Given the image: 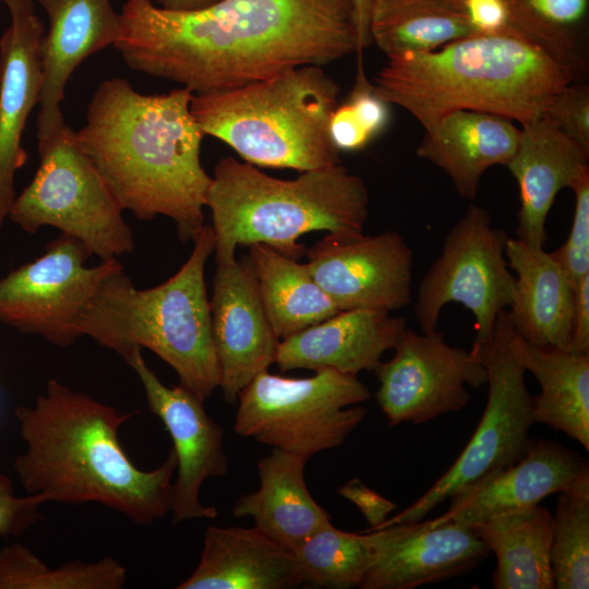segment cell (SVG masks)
<instances>
[{
	"label": "cell",
	"instance_id": "obj_1",
	"mask_svg": "<svg viewBox=\"0 0 589 589\" xmlns=\"http://www.w3.org/2000/svg\"><path fill=\"white\" fill-rule=\"evenodd\" d=\"M121 15L115 48L127 65L196 94L358 52L351 0H219L192 11L128 0Z\"/></svg>",
	"mask_w": 589,
	"mask_h": 589
},
{
	"label": "cell",
	"instance_id": "obj_28",
	"mask_svg": "<svg viewBox=\"0 0 589 589\" xmlns=\"http://www.w3.org/2000/svg\"><path fill=\"white\" fill-rule=\"evenodd\" d=\"M495 554V589H553L552 514L537 504L490 517L469 527Z\"/></svg>",
	"mask_w": 589,
	"mask_h": 589
},
{
	"label": "cell",
	"instance_id": "obj_31",
	"mask_svg": "<svg viewBox=\"0 0 589 589\" xmlns=\"http://www.w3.org/2000/svg\"><path fill=\"white\" fill-rule=\"evenodd\" d=\"M516 34L548 53L573 82L589 73V0H505Z\"/></svg>",
	"mask_w": 589,
	"mask_h": 589
},
{
	"label": "cell",
	"instance_id": "obj_11",
	"mask_svg": "<svg viewBox=\"0 0 589 589\" xmlns=\"http://www.w3.org/2000/svg\"><path fill=\"white\" fill-rule=\"evenodd\" d=\"M508 238L504 229L493 227L489 211L478 205L466 209L419 284L414 316L421 332L436 330L443 308L454 302L473 314L474 341L491 337L515 289L505 256Z\"/></svg>",
	"mask_w": 589,
	"mask_h": 589
},
{
	"label": "cell",
	"instance_id": "obj_4",
	"mask_svg": "<svg viewBox=\"0 0 589 589\" xmlns=\"http://www.w3.org/2000/svg\"><path fill=\"white\" fill-rule=\"evenodd\" d=\"M377 94L411 113L425 131L454 110L506 117L520 125L544 115L573 82L542 49L515 34H472L428 52L388 57Z\"/></svg>",
	"mask_w": 589,
	"mask_h": 589
},
{
	"label": "cell",
	"instance_id": "obj_24",
	"mask_svg": "<svg viewBox=\"0 0 589 589\" xmlns=\"http://www.w3.org/2000/svg\"><path fill=\"white\" fill-rule=\"evenodd\" d=\"M520 137L514 121L490 112L454 110L425 131L417 154L442 169L458 194L474 200L484 172L513 157Z\"/></svg>",
	"mask_w": 589,
	"mask_h": 589
},
{
	"label": "cell",
	"instance_id": "obj_32",
	"mask_svg": "<svg viewBox=\"0 0 589 589\" xmlns=\"http://www.w3.org/2000/svg\"><path fill=\"white\" fill-rule=\"evenodd\" d=\"M127 578V568L112 556L52 569L22 543L0 549V589H121Z\"/></svg>",
	"mask_w": 589,
	"mask_h": 589
},
{
	"label": "cell",
	"instance_id": "obj_43",
	"mask_svg": "<svg viewBox=\"0 0 589 589\" xmlns=\"http://www.w3.org/2000/svg\"><path fill=\"white\" fill-rule=\"evenodd\" d=\"M219 0H157V5L173 11H192L206 8Z\"/></svg>",
	"mask_w": 589,
	"mask_h": 589
},
{
	"label": "cell",
	"instance_id": "obj_29",
	"mask_svg": "<svg viewBox=\"0 0 589 589\" xmlns=\"http://www.w3.org/2000/svg\"><path fill=\"white\" fill-rule=\"evenodd\" d=\"M248 260L265 313L280 340L340 311L306 263L264 243L249 245Z\"/></svg>",
	"mask_w": 589,
	"mask_h": 589
},
{
	"label": "cell",
	"instance_id": "obj_9",
	"mask_svg": "<svg viewBox=\"0 0 589 589\" xmlns=\"http://www.w3.org/2000/svg\"><path fill=\"white\" fill-rule=\"evenodd\" d=\"M37 171L15 197L9 218L27 233L45 226L81 241L101 261L134 250L131 228L110 188L82 149L76 131L64 125L37 142Z\"/></svg>",
	"mask_w": 589,
	"mask_h": 589
},
{
	"label": "cell",
	"instance_id": "obj_23",
	"mask_svg": "<svg viewBox=\"0 0 589 589\" xmlns=\"http://www.w3.org/2000/svg\"><path fill=\"white\" fill-rule=\"evenodd\" d=\"M505 256L515 272V289L507 316L525 340L572 351L575 285L551 252L508 238Z\"/></svg>",
	"mask_w": 589,
	"mask_h": 589
},
{
	"label": "cell",
	"instance_id": "obj_20",
	"mask_svg": "<svg viewBox=\"0 0 589 589\" xmlns=\"http://www.w3.org/2000/svg\"><path fill=\"white\" fill-rule=\"evenodd\" d=\"M404 317L377 309H351L309 326L279 342L280 371L333 369L357 375L373 371L406 328Z\"/></svg>",
	"mask_w": 589,
	"mask_h": 589
},
{
	"label": "cell",
	"instance_id": "obj_34",
	"mask_svg": "<svg viewBox=\"0 0 589 589\" xmlns=\"http://www.w3.org/2000/svg\"><path fill=\"white\" fill-rule=\"evenodd\" d=\"M554 588H589V476L561 492L552 515Z\"/></svg>",
	"mask_w": 589,
	"mask_h": 589
},
{
	"label": "cell",
	"instance_id": "obj_25",
	"mask_svg": "<svg viewBox=\"0 0 589 589\" xmlns=\"http://www.w3.org/2000/svg\"><path fill=\"white\" fill-rule=\"evenodd\" d=\"M309 459L273 448L257 466L260 486L232 506L238 518L251 517L254 528L292 553L316 531L332 525L330 515L310 494L304 468Z\"/></svg>",
	"mask_w": 589,
	"mask_h": 589
},
{
	"label": "cell",
	"instance_id": "obj_19",
	"mask_svg": "<svg viewBox=\"0 0 589 589\" xmlns=\"http://www.w3.org/2000/svg\"><path fill=\"white\" fill-rule=\"evenodd\" d=\"M586 476L589 466L579 453L556 441L531 438L519 461L455 493L448 509L429 522L470 527L505 512L540 504Z\"/></svg>",
	"mask_w": 589,
	"mask_h": 589
},
{
	"label": "cell",
	"instance_id": "obj_38",
	"mask_svg": "<svg viewBox=\"0 0 589 589\" xmlns=\"http://www.w3.org/2000/svg\"><path fill=\"white\" fill-rule=\"evenodd\" d=\"M43 494L16 496L11 479L0 472V537H20L44 519L40 506Z\"/></svg>",
	"mask_w": 589,
	"mask_h": 589
},
{
	"label": "cell",
	"instance_id": "obj_13",
	"mask_svg": "<svg viewBox=\"0 0 589 589\" xmlns=\"http://www.w3.org/2000/svg\"><path fill=\"white\" fill-rule=\"evenodd\" d=\"M394 357L373 370L378 381L376 401L387 424H420L465 408L467 386L486 384V371L471 351L452 346L437 329L405 328Z\"/></svg>",
	"mask_w": 589,
	"mask_h": 589
},
{
	"label": "cell",
	"instance_id": "obj_18",
	"mask_svg": "<svg viewBox=\"0 0 589 589\" xmlns=\"http://www.w3.org/2000/svg\"><path fill=\"white\" fill-rule=\"evenodd\" d=\"M49 17L40 43L41 83L37 106V142L57 134L67 84L89 56L116 46L125 35L121 13L110 0H38Z\"/></svg>",
	"mask_w": 589,
	"mask_h": 589
},
{
	"label": "cell",
	"instance_id": "obj_14",
	"mask_svg": "<svg viewBox=\"0 0 589 589\" xmlns=\"http://www.w3.org/2000/svg\"><path fill=\"white\" fill-rule=\"evenodd\" d=\"M305 255L312 276L340 311L392 312L411 301L413 254L397 231L327 233Z\"/></svg>",
	"mask_w": 589,
	"mask_h": 589
},
{
	"label": "cell",
	"instance_id": "obj_17",
	"mask_svg": "<svg viewBox=\"0 0 589 589\" xmlns=\"http://www.w3.org/2000/svg\"><path fill=\"white\" fill-rule=\"evenodd\" d=\"M374 554L359 588L413 589L465 575L491 551L469 527L428 521L372 530Z\"/></svg>",
	"mask_w": 589,
	"mask_h": 589
},
{
	"label": "cell",
	"instance_id": "obj_35",
	"mask_svg": "<svg viewBox=\"0 0 589 589\" xmlns=\"http://www.w3.org/2000/svg\"><path fill=\"white\" fill-rule=\"evenodd\" d=\"M362 57V53L358 55L351 92L344 101L337 104L334 116L352 134L370 144L388 125L390 111L389 104L368 80Z\"/></svg>",
	"mask_w": 589,
	"mask_h": 589
},
{
	"label": "cell",
	"instance_id": "obj_26",
	"mask_svg": "<svg viewBox=\"0 0 589 589\" xmlns=\"http://www.w3.org/2000/svg\"><path fill=\"white\" fill-rule=\"evenodd\" d=\"M302 584L292 553L256 528L207 527L201 558L178 589H285Z\"/></svg>",
	"mask_w": 589,
	"mask_h": 589
},
{
	"label": "cell",
	"instance_id": "obj_5",
	"mask_svg": "<svg viewBox=\"0 0 589 589\" xmlns=\"http://www.w3.org/2000/svg\"><path fill=\"white\" fill-rule=\"evenodd\" d=\"M369 202L364 180L341 163L284 180L224 157L214 168L205 204L212 214L215 260L232 257L237 247L254 243L300 260L306 249L298 239L309 232H363Z\"/></svg>",
	"mask_w": 589,
	"mask_h": 589
},
{
	"label": "cell",
	"instance_id": "obj_10",
	"mask_svg": "<svg viewBox=\"0 0 589 589\" xmlns=\"http://www.w3.org/2000/svg\"><path fill=\"white\" fill-rule=\"evenodd\" d=\"M508 328L505 310L498 315L491 337L473 341L470 349L486 371L489 392L481 420L466 447L423 495L374 530L421 521L458 491L508 468L525 456L531 441L529 430L537 423L534 396L527 388L526 370L510 351Z\"/></svg>",
	"mask_w": 589,
	"mask_h": 589
},
{
	"label": "cell",
	"instance_id": "obj_36",
	"mask_svg": "<svg viewBox=\"0 0 589 589\" xmlns=\"http://www.w3.org/2000/svg\"><path fill=\"white\" fill-rule=\"evenodd\" d=\"M570 189L575 206L569 235L551 254L576 285L589 274V171L581 175Z\"/></svg>",
	"mask_w": 589,
	"mask_h": 589
},
{
	"label": "cell",
	"instance_id": "obj_7",
	"mask_svg": "<svg viewBox=\"0 0 589 589\" xmlns=\"http://www.w3.org/2000/svg\"><path fill=\"white\" fill-rule=\"evenodd\" d=\"M339 85L323 67L303 65L240 87L194 94L203 131L256 167L299 172L340 164L328 134Z\"/></svg>",
	"mask_w": 589,
	"mask_h": 589
},
{
	"label": "cell",
	"instance_id": "obj_40",
	"mask_svg": "<svg viewBox=\"0 0 589 589\" xmlns=\"http://www.w3.org/2000/svg\"><path fill=\"white\" fill-rule=\"evenodd\" d=\"M338 493L352 502L366 519L370 528L374 530L383 524L397 505L365 485L359 479H351L338 489Z\"/></svg>",
	"mask_w": 589,
	"mask_h": 589
},
{
	"label": "cell",
	"instance_id": "obj_2",
	"mask_svg": "<svg viewBox=\"0 0 589 589\" xmlns=\"http://www.w3.org/2000/svg\"><path fill=\"white\" fill-rule=\"evenodd\" d=\"M193 95L183 86L144 95L125 79L105 80L76 131L122 209L140 220L171 218L182 243L205 225L212 181L201 163L205 135L190 109Z\"/></svg>",
	"mask_w": 589,
	"mask_h": 589
},
{
	"label": "cell",
	"instance_id": "obj_6",
	"mask_svg": "<svg viewBox=\"0 0 589 589\" xmlns=\"http://www.w3.org/2000/svg\"><path fill=\"white\" fill-rule=\"evenodd\" d=\"M179 271L160 285L136 289L124 269L110 275L87 310L83 336L123 360L146 348L169 364L179 384L205 401L219 387L205 265L215 235L204 225Z\"/></svg>",
	"mask_w": 589,
	"mask_h": 589
},
{
	"label": "cell",
	"instance_id": "obj_3",
	"mask_svg": "<svg viewBox=\"0 0 589 589\" xmlns=\"http://www.w3.org/2000/svg\"><path fill=\"white\" fill-rule=\"evenodd\" d=\"M136 413L50 378L33 406L14 409L25 449L13 467L25 492L47 502L98 503L141 526L164 518L171 510L176 454L171 448L152 470L130 460L119 430Z\"/></svg>",
	"mask_w": 589,
	"mask_h": 589
},
{
	"label": "cell",
	"instance_id": "obj_37",
	"mask_svg": "<svg viewBox=\"0 0 589 589\" xmlns=\"http://www.w3.org/2000/svg\"><path fill=\"white\" fill-rule=\"evenodd\" d=\"M544 116L589 154V86L570 82L553 97Z\"/></svg>",
	"mask_w": 589,
	"mask_h": 589
},
{
	"label": "cell",
	"instance_id": "obj_30",
	"mask_svg": "<svg viewBox=\"0 0 589 589\" xmlns=\"http://www.w3.org/2000/svg\"><path fill=\"white\" fill-rule=\"evenodd\" d=\"M369 29L387 58L432 51L473 34L459 0H373Z\"/></svg>",
	"mask_w": 589,
	"mask_h": 589
},
{
	"label": "cell",
	"instance_id": "obj_15",
	"mask_svg": "<svg viewBox=\"0 0 589 589\" xmlns=\"http://www.w3.org/2000/svg\"><path fill=\"white\" fill-rule=\"evenodd\" d=\"M136 373L149 410L164 423L172 440L177 458V478L172 483V522L194 518L214 519L218 512L200 501L202 484L208 478L225 476L228 458L224 448V429L205 411L204 401L177 385H165L147 365L142 349L124 360Z\"/></svg>",
	"mask_w": 589,
	"mask_h": 589
},
{
	"label": "cell",
	"instance_id": "obj_21",
	"mask_svg": "<svg viewBox=\"0 0 589 589\" xmlns=\"http://www.w3.org/2000/svg\"><path fill=\"white\" fill-rule=\"evenodd\" d=\"M589 154L541 116L520 128L517 148L507 163L519 190L517 239L543 248L545 223L556 195L589 171Z\"/></svg>",
	"mask_w": 589,
	"mask_h": 589
},
{
	"label": "cell",
	"instance_id": "obj_42",
	"mask_svg": "<svg viewBox=\"0 0 589 589\" xmlns=\"http://www.w3.org/2000/svg\"><path fill=\"white\" fill-rule=\"evenodd\" d=\"M358 38V52L363 51L372 44L370 37V16L373 0H351Z\"/></svg>",
	"mask_w": 589,
	"mask_h": 589
},
{
	"label": "cell",
	"instance_id": "obj_27",
	"mask_svg": "<svg viewBox=\"0 0 589 589\" xmlns=\"http://www.w3.org/2000/svg\"><path fill=\"white\" fill-rule=\"evenodd\" d=\"M508 345L516 360L539 383L536 422L565 433L588 450L589 353L533 345L517 335L510 323Z\"/></svg>",
	"mask_w": 589,
	"mask_h": 589
},
{
	"label": "cell",
	"instance_id": "obj_12",
	"mask_svg": "<svg viewBox=\"0 0 589 589\" xmlns=\"http://www.w3.org/2000/svg\"><path fill=\"white\" fill-rule=\"evenodd\" d=\"M91 255L81 241L62 233L40 256L10 272L0 279V323L58 347L74 344L101 285L123 268L118 259L89 267Z\"/></svg>",
	"mask_w": 589,
	"mask_h": 589
},
{
	"label": "cell",
	"instance_id": "obj_16",
	"mask_svg": "<svg viewBox=\"0 0 589 589\" xmlns=\"http://www.w3.org/2000/svg\"><path fill=\"white\" fill-rule=\"evenodd\" d=\"M209 300L212 334L226 402L276 362L280 339L265 313L248 259H218Z\"/></svg>",
	"mask_w": 589,
	"mask_h": 589
},
{
	"label": "cell",
	"instance_id": "obj_33",
	"mask_svg": "<svg viewBox=\"0 0 589 589\" xmlns=\"http://www.w3.org/2000/svg\"><path fill=\"white\" fill-rule=\"evenodd\" d=\"M374 554V533H353L332 525L316 531L292 555L303 582L334 589L359 587Z\"/></svg>",
	"mask_w": 589,
	"mask_h": 589
},
{
	"label": "cell",
	"instance_id": "obj_22",
	"mask_svg": "<svg viewBox=\"0 0 589 589\" xmlns=\"http://www.w3.org/2000/svg\"><path fill=\"white\" fill-rule=\"evenodd\" d=\"M44 34V24L33 13L12 19L0 36V229L16 197L15 175L27 160L22 137L38 103Z\"/></svg>",
	"mask_w": 589,
	"mask_h": 589
},
{
	"label": "cell",
	"instance_id": "obj_41",
	"mask_svg": "<svg viewBox=\"0 0 589 589\" xmlns=\"http://www.w3.org/2000/svg\"><path fill=\"white\" fill-rule=\"evenodd\" d=\"M572 351L589 353V274L580 278L574 290L572 315Z\"/></svg>",
	"mask_w": 589,
	"mask_h": 589
},
{
	"label": "cell",
	"instance_id": "obj_39",
	"mask_svg": "<svg viewBox=\"0 0 589 589\" xmlns=\"http://www.w3.org/2000/svg\"><path fill=\"white\" fill-rule=\"evenodd\" d=\"M473 34H515L505 0H459Z\"/></svg>",
	"mask_w": 589,
	"mask_h": 589
},
{
	"label": "cell",
	"instance_id": "obj_8",
	"mask_svg": "<svg viewBox=\"0 0 589 589\" xmlns=\"http://www.w3.org/2000/svg\"><path fill=\"white\" fill-rule=\"evenodd\" d=\"M309 377L265 370L239 394L233 429L243 437L306 459L340 446L362 422L370 399L357 375L321 369Z\"/></svg>",
	"mask_w": 589,
	"mask_h": 589
},
{
	"label": "cell",
	"instance_id": "obj_44",
	"mask_svg": "<svg viewBox=\"0 0 589 589\" xmlns=\"http://www.w3.org/2000/svg\"><path fill=\"white\" fill-rule=\"evenodd\" d=\"M9 10L12 19L23 17L34 13L33 0H0Z\"/></svg>",
	"mask_w": 589,
	"mask_h": 589
}]
</instances>
